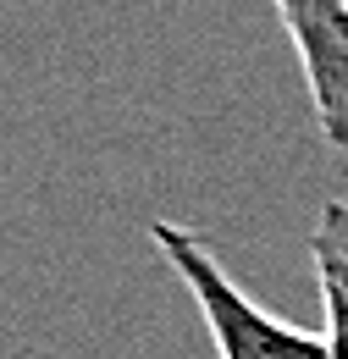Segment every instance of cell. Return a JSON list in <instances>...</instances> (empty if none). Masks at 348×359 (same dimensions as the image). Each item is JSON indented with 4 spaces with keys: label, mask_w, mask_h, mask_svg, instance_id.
Instances as JSON below:
<instances>
[{
    "label": "cell",
    "mask_w": 348,
    "mask_h": 359,
    "mask_svg": "<svg viewBox=\"0 0 348 359\" xmlns=\"http://www.w3.org/2000/svg\"><path fill=\"white\" fill-rule=\"evenodd\" d=\"M149 238H155L161 260L177 271V282L194 293V310H199L210 343H216V359H332L326 326L309 332V326H293L276 310L255 304L194 226L155 222Z\"/></svg>",
    "instance_id": "cell-1"
},
{
    "label": "cell",
    "mask_w": 348,
    "mask_h": 359,
    "mask_svg": "<svg viewBox=\"0 0 348 359\" xmlns=\"http://www.w3.org/2000/svg\"><path fill=\"white\" fill-rule=\"evenodd\" d=\"M309 260H315L321 310H348V199L321 205L315 232H309Z\"/></svg>",
    "instance_id": "cell-3"
},
{
    "label": "cell",
    "mask_w": 348,
    "mask_h": 359,
    "mask_svg": "<svg viewBox=\"0 0 348 359\" xmlns=\"http://www.w3.org/2000/svg\"><path fill=\"white\" fill-rule=\"evenodd\" d=\"M299 55L315 128L332 149H348V0H271Z\"/></svg>",
    "instance_id": "cell-2"
},
{
    "label": "cell",
    "mask_w": 348,
    "mask_h": 359,
    "mask_svg": "<svg viewBox=\"0 0 348 359\" xmlns=\"http://www.w3.org/2000/svg\"><path fill=\"white\" fill-rule=\"evenodd\" d=\"M326 337H332V359H348V310H326Z\"/></svg>",
    "instance_id": "cell-4"
}]
</instances>
